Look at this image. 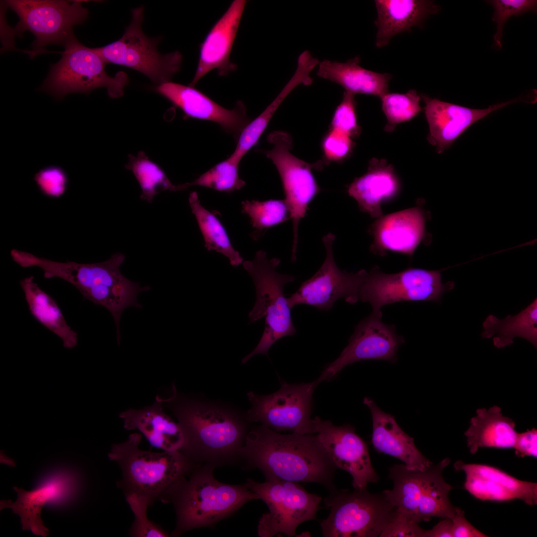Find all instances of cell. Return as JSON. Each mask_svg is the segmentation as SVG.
I'll return each instance as SVG.
<instances>
[{
  "mask_svg": "<svg viewBox=\"0 0 537 537\" xmlns=\"http://www.w3.org/2000/svg\"><path fill=\"white\" fill-rule=\"evenodd\" d=\"M245 470L258 469L266 480L315 483L329 491L337 467L315 434H282L263 425L250 428L239 452Z\"/></svg>",
  "mask_w": 537,
  "mask_h": 537,
  "instance_id": "cell-1",
  "label": "cell"
},
{
  "mask_svg": "<svg viewBox=\"0 0 537 537\" xmlns=\"http://www.w3.org/2000/svg\"><path fill=\"white\" fill-rule=\"evenodd\" d=\"M160 398L177 418L183 437L179 451L190 461L214 469L239 465V452L250 429L245 421L214 404L182 398L174 386L170 396Z\"/></svg>",
  "mask_w": 537,
  "mask_h": 537,
  "instance_id": "cell-2",
  "label": "cell"
},
{
  "mask_svg": "<svg viewBox=\"0 0 537 537\" xmlns=\"http://www.w3.org/2000/svg\"><path fill=\"white\" fill-rule=\"evenodd\" d=\"M125 259L123 254L118 253L100 263L58 262L23 252L19 264L23 268H41L45 278L58 277L68 282L85 299L105 307L113 317L116 337L120 339L119 324L123 311L129 307L142 308L138 295L151 289L149 286H140L139 282L130 280L121 273L120 267Z\"/></svg>",
  "mask_w": 537,
  "mask_h": 537,
  "instance_id": "cell-3",
  "label": "cell"
},
{
  "mask_svg": "<svg viewBox=\"0 0 537 537\" xmlns=\"http://www.w3.org/2000/svg\"><path fill=\"white\" fill-rule=\"evenodd\" d=\"M141 435L133 433L121 443L113 444L108 456L121 471L117 481L125 496L135 494L149 505L155 501L169 503L181 481L196 467L179 451L154 452L140 448Z\"/></svg>",
  "mask_w": 537,
  "mask_h": 537,
  "instance_id": "cell-4",
  "label": "cell"
},
{
  "mask_svg": "<svg viewBox=\"0 0 537 537\" xmlns=\"http://www.w3.org/2000/svg\"><path fill=\"white\" fill-rule=\"evenodd\" d=\"M214 468L196 467L171 494L169 503L174 508L176 523L171 536L179 537L193 529L212 528L233 515L247 502L259 499L245 483L221 482Z\"/></svg>",
  "mask_w": 537,
  "mask_h": 537,
  "instance_id": "cell-5",
  "label": "cell"
},
{
  "mask_svg": "<svg viewBox=\"0 0 537 537\" xmlns=\"http://www.w3.org/2000/svg\"><path fill=\"white\" fill-rule=\"evenodd\" d=\"M450 461L446 458L421 470L395 464L389 468L393 488L382 492L395 508L415 523L429 521L433 517L451 518L457 507L449 498L453 487L443 476Z\"/></svg>",
  "mask_w": 537,
  "mask_h": 537,
  "instance_id": "cell-6",
  "label": "cell"
},
{
  "mask_svg": "<svg viewBox=\"0 0 537 537\" xmlns=\"http://www.w3.org/2000/svg\"><path fill=\"white\" fill-rule=\"evenodd\" d=\"M280 260L268 259L267 253L260 250L253 260L243 261L244 268L252 277L256 292L255 304L249 313L250 323L265 318L262 336L255 349L242 360L245 363L258 354L268 356L271 346L277 340L295 334L291 308L283 292L284 286L293 282L291 275L278 273L276 268Z\"/></svg>",
  "mask_w": 537,
  "mask_h": 537,
  "instance_id": "cell-7",
  "label": "cell"
},
{
  "mask_svg": "<svg viewBox=\"0 0 537 537\" xmlns=\"http://www.w3.org/2000/svg\"><path fill=\"white\" fill-rule=\"evenodd\" d=\"M63 47L61 59L51 66L39 90L57 99L74 92L88 94L101 87L107 89L111 98L123 95L129 82L126 73L120 71L114 77L108 75L106 63L94 48L85 46L75 36Z\"/></svg>",
  "mask_w": 537,
  "mask_h": 537,
  "instance_id": "cell-8",
  "label": "cell"
},
{
  "mask_svg": "<svg viewBox=\"0 0 537 537\" xmlns=\"http://www.w3.org/2000/svg\"><path fill=\"white\" fill-rule=\"evenodd\" d=\"M324 503L330 511L320 523L324 537H379L395 510L382 492L372 494L366 488H335Z\"/></svg>",
  "mask_w": 537,
  "mask_h": 537,
  "instance_id": "cell-9",
  "label": "cell"
},
{
  "mask_svg": "<svg viewBox=\"0 0 537 537\" xmlns=\"http://www.w3.org/2000/svg\"><path fill=\"white\" fill-rule=\"evenodd\" d=\"M245 484L268 509L259 521L258 535L261 537L294 536L298 526L315 520L321 508L322 498L309 493L298 482L266 480L261 483L247 478Z\"/></svg>",
  "mask_w": 537,
  "mask_h": 537,
  "instance_id": "cell-10",
  "label": "cell"
},
{
  "mask_svg": "<svg viewBox=\"0 0 537 537\" xmlns=\"http://www.w3.org/2000/svg\"><path fill=\"white\" fill-rule=\"evenodd\" d=\"M144 6L133 9L132 19L122 37L105 46L94 48L106 64L136 70L158 85L170 82L181 68L182 56L178 51L161 54L157 46L161 38H150L142 29Z\"/></svg>",
  "mask_w": 537,
  "mask_h": 537,
  "instance_id": "cell-11",
  "label": "cell"
},
{
  "mask_svg": "<svg viewBox=\"0 0 537 537\" xmlns=\"http://www.w3.org/2000/svg\"><path fill=\"white\" fill-rule=\"evenodd\" d=\"M83 1L72 3L59 0H8L6 5L15 12L19 20L14 32L22 37L25 31L35 36L29 52L31 57L45 51L48 45H64L75 36L73 28L87 18L88 9Z\"/></svg>",
  "mask_w": 537,
  "mask_h": 537,
  "instance_id": "cell-12",
  "label": "cell"
},
{
  "mask_svg": "<svg viewBox=\"0 0 537 537\" xmlns=\"http://www.w3.org/2000/svg\"><path fill=\"white\" fill-rule=\"evenodd\" d=\"M267 140L272 144V148L263 152L274 164L281 180L284 201L292 222L291 261L295 262L299 224L305 216L310 203L321 191L312 169L322 170L326 163L320 161L310 164L292 155L290 152L292 139L286 132L273 131L268 135Z\"/></svg>",
  "mask_w": 537,
  "mask_h": 537,
  "instance_id": "cell-13",
  "label": "cell"
},
{
  "mask_svg": "<svg viewBox=\"0 0 537 537\" xmlns=\"http://www.w3.org/2000/svg\"><path fill=\"white\" fill-rule=\"evenodd\" d=\"M454 283H443L439 270L409 268L396 273L382 272L376 268L367 272L359 287L358 299L379 313L386 305L402 301H440Z\"/></svg>",
  "mask_w": 537,
  "mask_h": 537,
  "instance_id": "cell-14",
  "label": "cell"
},
{
  "mask_svg": "<svg viewBox=\"0 0 537 537\" xmlns=\"http://www.w3.org/2000/svg\"><path fill=\"white\" fill-rule=\"evenodd\" d=\"M319 384L281 383L277 391L267 395L247 394L251 408L247 413L249 422H259L277 432L315 434L311 419L312 394Z\"/></svg>",
  "mask_w": 537,
  "mask_h": 537,
  "instance_id": "cell-15",
  "label": "cell"
},
{
  "mask_svg": "<svg viewBox=\"0 0 537 537\" xmlns=\"http://www.w3.org/2000/svg\"><path fill=\"white\" fill-rule=\"evenodd\" d=\"M335 239L334 235L331 233L323 237L325 259L318 270L287 298L291 309L298 305L305 304L327 311L340 298H344L347 302L351 304L358 300L359 287L367 271L361 269L356 272H348L338 268L333 255Z\"/></svg>",
  "mask_w": 537,
  "mask_h": 537,
  "instance_id": "cell-16",
  "label": "cell"
},
{
  "mask_svg": "<svg viewBox=\"0 0 537 537\" xmlns=\"http://www.w3.org/2000/svg\"><path fill=\"white\" fill-rule=\"evenodd\" d=\"M382 313L373 312L355 327L349 344L339 357L328 364L316 379L318 384L330 380L344 367L355 362L368 359L396 362L397 351L404 342L395 326L381 320Z\"/></svg>",
  "mask_w": 537,
  "mask_h": 537,
  "instance_id": "cell-17",
  "label": "cell"
},
{
  "mask_svg": "<svg viewBox=\"0 0 537 537\" xmlns=\"http://www.w3.org/2000/svg\"><path fill=\"white\" fill-rule=\"evenodd\" d=\"M315 435L337 468L348 472L354 488H366L379 476L371 464L366 443L349 424L334 425L318 416L312 419Z\"/></svg>",
  "mask_w": 537,
  "mask_h": 537,
  "instance_id": "cell-18",
  "label": "cell"
},
{
  "mask_svg": "<svg viewBox=\"0 0 537 537\" xmlns=\"http://www.w3.org/2000/svg\"><path fill=\"white\" fill-rule=\"evenodd\" d=\"M79 484V480L73 472L56 471L48 475L31 491L13 487L17 494L16 500L0 501V509L10 508L19 516L23 530L45 537L49 531L42 520V509L46 505H62L69 502L75 495Z\"/></svg>",
  "mask_w": 537,
  "mask_h": 537,
  "instance_id": "cell-19",
  "label": "cell"
},
{
  "mask_svg": "<svg viewBox=\"0 0 537 537\" xmlns=\"http://www.w3.org/2000/svg\"><path fill=\"white\" fill-rule=\"evenodd\" d=\"M155 90L181 110L186 117L215 122L237 139L251 121L242 101L237 102L233 109H227L194 87L171 82L159 85Z\"/></svg>",
  "mask_w": 537,
  "mask_h": 537,
  "instance_id": "cell-20",
  "label": "cell"
},
{
  "mask_svg": "<svg viewBox=\"0 0 537 537\" xmlns=\"http://www.w3.org/2000/svg\"><path fill=\"white\" fill-rule=\"evenodd\" d=\"M453 466L456 471L465 474L464 489L478 500L504 502L519 499L529 505L537 503L536 483L518 479L488 465L458 460Z\"/></svg>",
  "mask_w": 537,
  "mask_h": 537,
  "instance_id": "cell-21",
  "label": "cell"
},
{
  "mask_svg": "<svg viewBox=\"0 0 537 537\" xmlns=\"http://www.w3.org/2000/svg\"><path fill=\"white\" fill-rule=\"evenodd\" d=\"M247 2L233 0L207 33L200 45L197 68L189 86L194 87L213 70L224 76L236 69L230 55Z\"/></svg>",
  "mask_w": 537,
  "mask_h": 537,
  "instance_id": "cell-22",
  "label": "cell"
},
{
  "mask_svg": "<svg viewBox=\"0 0 537 537\" xmlns=\"http://www.w3.org/2000/svg\"><path fill=\"white\" fill-rule=\"evenodd\" d=\"M425 102V114L429 127L427 139L438 153L449 148L467 129L490 113L519 101L514 99L489 106L473 109L433 98L421 94Z\"/></svg>",
  "mask_w": 537,
  "mask_h": 537,
  "instance_id": "cell-23",
  "label": "cell"
},
{
  "mask_svg": "<svg viewBox=\"0 0 537 537\" xmlns=\"http://www.w3.org/2000/svg\"><path fill=\"white\" fill-rule=\"evenodd\" d=\"M425 217L419 206L382 216L371 225L372 250L383 255L390 251L411 257L422 240Z\"/></svg>",
  "mask_w": 537,
  "mask_h": 537,
  "instance_id": "cell-24",
  "label": "cell"
},
{
  "mask_svg": "<svg viewBox=\"0 0 537 537\" xmlns=\"http://www.w3.org/2000/svg\"><path fill=\"white\" fill-rule=\"evenodd\" d=\"M363 403L371 414V442L377 452L400 460L410 470H423L433 463L420 451L413 438L401 429L393 416L383 411L367 397L364 398Z\"/></svg>",
  "mask_w": 537,
  "mask_h": 537,
  "instance_id": "cell-25",
  "label": "cell"
},
{
  "mask_svg": "<svg viewBox=\"0 0 537 537\" xmlns=\"http://www.w3.org/2000/svg\"><path fill=\"white\" fill-rule=\"evenodd\" d=\"M400 189V182L393 167L384 159L373 158L367 172L355 179L348 192L361 211L377 219L382 216V204L394 198Z\"/></svg>",
  "mask_w": 537,
  "mask_h": 537,
  "instance_id": "cell-26",
  "label": "cell"
},
{
  "mask_svg": "<svg viewBox=\"0 0 537 537\" xmlns=\"http://www.w3.org/2000/svg\"><path fill=\"white\" fill-rule=\"evenodd\" d=\"M377 18L374 23L377 31L375 45L386 46L398 34L410 31L414 27L422 28L425 19L438 13L440 7L434 1L426 0H376Z\"/></svg>",
  "mask_w": 537,
  "mask_h": 537,
  "instance_id": "cell-27",
  "label": "cell"
},
{
  "mask_svg": "<svg viewBox=\"0 0 537 537\" xmlns=\"http://www.w3.org/2000/svg\"><path fill=\"white\" fill-rule=\"evenodd\" d=\"M164 408L158 395L152 405L139 409H127L119 416L126 430H137L152 446L164 451H179L183 443L181 429Z\"/></svg>",
  "mask_w": 537,
  "mask_h": 537,
  "instance_id": "cell-28",
  "label": "cell"
},
{
  "mask_svg": "<svg viewBox=\"0 0 537 537\" xmlns=\"http://www.w3.org/2000/svg\"><path fill=\"white\" fill-rule=\"evenodd\" d=\"M360 63L359 56L344 63L324 60L318 64L316 74L340 85L345 91L354 94H364L381 98L388 92L391 75L364 69L360 66Z\"/></svg>",
  "mask_w": 537,
  "mask_h": 537,
  "instance_id": "cell-29",
  "label": "cell"
},
{
  "mask_svg": "<svg viewBox=\"0 0 537 537\" xmlns=\"http://www.w3.org/2000/svg\"><path fill=\"white\" fill-rule=\"evenodd\" d=\"M464 433L471 453L482 448H513L518 434L515 423L503 416L499 407L479 408Z\"/></svg>",
  "mask_w": 537,
  "mask_h": 537,
  "instance_id": "cell-30",
  "label": "cell"
},
{
  "mask_svg": "<svg viewBox=\"0 0 537 537\" xmlns=\"http://www.w3.org/2000/svg\"><path fill=\"white\" fill-rule=\"evenodd\" d=\"M316 67L314 62L307 57L298 58L296 70L290 79L264 111L244 128L238 138L236 147L229 158L240 163L247 152L258 142L271 118L288 94L298 86H309L313 83L310 75Z\"/></svg>",
  "mask_w": 537,
  "mask_h": 537,
  "instance_id": "cell-31",
  "label": "cell"
},
{
  "mask_svg": "<svg viewBox=\"0 0 537 537\" xmlns=\"http://www.w3.org/2000/svg\"><path fill=\"white\" fill-rule=\"evenodd\" d=\"M19 284L32 316L62 341L64 347L75 348L78 334L68 325L57 302L42 290L30 276L21 279Z\"/></svg>",
  "mask_w": 537,
  "mask_h": 537,
  "instance_id": "cell-32",
  "label": "cell"
},
{
  "mask_svg": "<svg viewBox=\"0 0 537 537\" xmlns=\"http://www.w3.org/2000/svg\"><path fill=\"white\" fill-rule=\"evenodd\" d=\"M484 338H492L494 345L499 348L509 346L516 337L524 338L537 346V299L515 316L508 315L499 319L489 315L483 323Z\"/></svg>",
  "mask_w": 537,
  "mask_h": 537,
  "instance_id": "cell-33",
  "label": "cell"
},
{
  "mask_svg": "<svg viewBox=\"0 0 537 537\" xmlns=\"http://www.w3.org/2000/svg\"><path fill=\"white\" fill-rule=\"evenodd\" d=\"M188 200L207 250L215 251L224 255L233 266L237 267L242 264L243 258L233 248L224 226L214 213L201 205L196 192H192L189 194Z\"/></svg>",
  "mask_w": 537,
  "mask_h": 537,
  "instance_id": "cell-34",
  "label": "cell"
},
{
  "mask_svg": "<svg viewBox=\"0 0 537 537\" xmlns=\"http://www.w3.org/2000/svg\"><path fill=\"white\" fill-rule=\"evenodd\" d=\"M126 168L132 172L142 190L140 198L149 203L155 196L166 190L177 191V185L173 184L164 170L150 160L143 151L136 156L129 155Z\"/></svg>",
  "mask_w": 537,
  "mask_h": 537,
  "instance_id": "cell-35",
  "label": "cell"
},
{
  "mask_svg": "<svg viewBox=\"0 0 537 537\" xmlns=\"http://www.w3.org/2000/svg\"><path fill=\"white\" fill-rule=\"evenodd\" d=\"M242 212L250 218L257 236L290 219L284 200H245L242 202Z\"/></svg>",
  "mask_w": 537,
  "mask_h": 537,
  "instance_id": "cell-36",
  "label": "cell"
},
{
  "mask_svg": "<svg viewBox=\"0 0 537 537\" xmlns=\"http://www.w3.org/2000/svg\"><path fill=\"white\" fill-rule=\"evenodd\" d=\"M239 164L228 157L194 181L177 185L178 191L187 189L192 185L206 187L228 193L239 190L244 186L246 182L239 177Z\"/></svg>",
  "mask_w": 537,
  "mask_h": 537,
  "instance_id": "cell-37",
  "label": "cell"
},
{
  "mask_svg": "<svg viewBox=\"0 0 537 537\" xmlns=\"http://www.w3.org/2000/svg\"><path fill=\"white\" fill-rule=\"evenodd\" d=\"M380 98L382 110L387 119L384 128L386 132H392L397 125L410 121L422 110L421 97L415 90L405 93L387 92Z\"/></svg>",
  "mask_w": 537,
  "mask_h": 537,
  "instance_id": "cell-38",
  "label": "cell"
},
{
  "mask_svg": "<svg viewBox=\"0 0 537 537\" xmlns=\"http://www.w3.org/2000/svg\"><path fill=\"white\" fill-rule=\"evenodd\" d=\"M125 496L134 515V521L128 533L130 537L171 536L162 527L149 519L147 509L150 505L145 498L135 494H130Z\"/></svg>",
  "mask_w": 537,
  "mask_h": 537,
  "instance_id": "cell-39",
  "label": "cell"
},
{
  "mask_svg": "<svg viewBox=\"0 0 537 537\" xmlns=\"http://www.w3.org/2000/svg\"><path fill=\"white\" fill-rule=\"evenodd\" d=\"M494 8L492 20L496 23V31L494 35L495 45L501 47L503 30L507 20L513 15L519 16L525 12L535 11L537 0H494L489 1Z\"/></svg>",
  "mask_w": 537,
  "mask_h": 537,
  "instance_id": "cell-40",
  "label": "cell"
},
{
  "mask_svg": "<svg viewBox=\"0 0 537 537\" xmlns=\"http://www.w3.org/2000/svg\"><path fill=\"white\" fill-rule=\"evenodd\" d=\"M356 110L355 94L345 91L341 102L334 112L330 129L346 134L352 139L358 136L361 129L358 123Z\"/></svg>",
  "mask_w": 537,
  "mask_h": 537,
  "instance_id": "cell-41",
  "label": "cell"
},
{
  "mask_svg": "<svg viewBox=\"0 0 537 537\" xmlns=\"http://www.w3.org/2000/svg\"><path fill=\"white\" fill-rule=\"evenodd\" d=\"M34 180L41 191L50 197H59L67 190L68 177L66 172L56 166L46 167L38 171Z\"/></svg>",
  "mask_w": 537,
  "mask_h": 537,
  "instance_id": "cell-42",
  "label": "cell"
},
{
  "mask_svg": "<svg viewBox=\"0 0 537 537\" xmlns=\"http://www.w3.org/2000/svg\"><path fill=\"white\" fill-rule=\"evenodd\" d=\"M355 145L351 137L330 129L322 142L325 162L343 161L350 156Z\"/></svg>",
  "mask_w": 537,
  "mask_h": 537,
  "instance_id": "cell-43",
  "label": "cell"
},
{
  "mask_svg": "<svg viewBox=\"0 0 537 537\" xmlns=\"http://www.w3.org/2000/svg\"><path fill=\"white\" fill-rule=\"evenodd\" d=\"M425 530L419 524L410 520L403 513L395 510L380 537H424Z\"/></svg>",
  "mask_w": 537,
  "mask_h": 537,
  "instance_id": "cell-44",
  "label": "cell"
},
{
  "mask_svg": "<svg viewBox=\"0 0 537 537\" xmlns=\"http://www.w3.org/2000/svg\"><path fill=\"white\" fill-rule=\"evenodd\" d=\"M537 430L535 428L518 433L513 447L515 454L521 457H537Z\"/></svg>",
  "mask_w": 537,
  "mask_h": 537,
  "instance_id": "cell-45",
  "label": "cell"
},
{
  "mask_svg": "<svg viewBox=\"0 0 537 537\" xmlns=\"http://www.w3.org/2000/svg\"><path fill=\"white\" fill-rule=\"evenodd\" d=\"M451 519L452 522L453 537H488L468 521L465 517L464 512L459 508H457Z\"/></svg>",
  "mask_w": 537,
  "mask_h": 537,
  "instance_id": "cell-46",
  "label": "cell"
},
{
  "mask_svg": "<svg viewBox=\"0 0 537 537\" xmlns=\"http://www.w3.org/2000/svg\"><path fill=\"white\" fill-rule=\"evenodd\" d=\"M424 537H453L451 518L442 519L431 529L425 530Z\"/></svg>",
  "mask_w": 537,
  "mask_h": 537,
  "instance_id": "cell-47",
  "label": "cell"
}]
</instances>
